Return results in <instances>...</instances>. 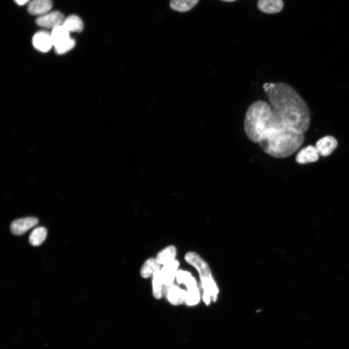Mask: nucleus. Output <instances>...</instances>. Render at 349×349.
<instances>
[{
    "label": "nucleus",
    "mask_w": 349,
    "mask_h": 349,
    "mask_svg": "<svg viewBox=\"0 0 349 349\" xmlns=\"http://www.w3.org/2000/svg\"><path fill=\"white\" fill-rule=\"evenodd\" d=\"M263 88L268 101L257 100L249 106L243 121L244 133L268 155L287 158L304 142L310 124L309 108L286 83L267 82Z\"/></svg>",
    "instance_id": "nucleus-1"
},
{
    "label": "nucleus",
    "mask_w": 349,
    "mask_h": 349,
    "mask_svg": "<svg viewBox=\"0 0 349 349\" xmlns=\"http://www.w3.org/2000/svg\"><path fill=\"white\" fill-rule=\"evenodd\" d=\"M185 260L198 271L203 289V299L205 303L208 305L211 300L215 301L218 289L207 264L195 252L187 253L185 256Z\"/></svg>",
    "instance_id": "nucleus-2"
},
{
    "label": "nucleus",
    "mask_w": 349,
    "mask_h": 349,
    "mask_svg": "<svg viewBox=\"0 0 349 349\" xmlns=\"http://www.w3.org/2000/svg\"><path fill=\"white\" fill-rule=\"evenodd\" d=\"M178 266V261L175 260L169 264L164 265L160 270L163 284V293L166 295L169 289L173 285Z\"/></svg>",
    "instance_id": "nucleus-3"
},
{
    "label": "nucleus",
    "mask_w": 349,
    "mask_h": 349,
    "mask_svg": "<svg viewBox=\"0 0 349 349\" xmlns=\"http://www.w3.org/2000/svg\"><path fill=\"white\" fill-rule=\"evenodd\" d=\"M64 19V17L61 13L53 11L38 16L36 19L35 22L39 26L53 29L62 25Z\"/></svg>",
    "instance_id": "nucleus-4"
},
{
    "label": "nucleus",
    "mask_w": 349,
    "mask_h": 349,
    "mask_svg": "<svg viewBox=\"0 0 349 349\" xmlns=\"http://www.w3.org/2000/svg\"><path fill=\"white\" fill-rule=\"evenodd\" d=\"M33 47L38 50L46 52L53 46L50 33L45 31H39L35 33L32 39Z\"/></svg>",
    "instance_id": "nucleus-5"
},
{
    "label": "nucleus",
    "mask_w": 349,
    "mask_h": 349,
    "mask_svg": "<svg viewBox=\"0 0 349 349\" xmlns=\"http://www.w3.org/2000/svg\"><path fill=\"white\" fill-rule=\"evenodd\" d=\"M38 222L34 217H26L14 221L11 224L12 233L16 236L23 234L28 230L36 225Z\"/></svg>",
    "instance_id": "nucleus-6"
},
{
    "label": "nucleus",
    "mask_w": 349,
    "mask_h": 349,
    "mask_svg": "<svg viewBox=\"0 0 349 349\" xmlns=\"http://www.w3.org/2000/svg\"><path fill=\"white\" fill-rule=\"evenodd\" d=\"M337 145V141L334 137L327 135L319 139L317 142L315 146L319 155L327 157L334 150Z\"/></svg>",
    "instance_id": "nucleus-7"
},
{
    "label": "nucleus",
    "mask_w": 349,
    "mask_h": 349,
    "mask_svg": "<svg viewBox=\"0 0 349 349\" xmlns=\"http://www.w3.org/2000/svg\"><path fill=\"white\" fill-rule=\"evenodd\" d=\"M319 157V154L316 146L310 145L299 152L296 160L298 163L305 164L316 162Z\"/></svg>",
    "instance_id": "nucleus-8"
},
{
    "label": "nucleus",
    "mask_w": 349,
    "mask_h": 349,
    "mask_svg": "<svg viewBox=\"0 0 349 349\" xmlns=\"http://www.w3.org/2000/svg\"><path fill=\"white\" fill-rule=\"evenodd\" d=\"M51 0H32L28 5V11L32 15L39 16L44 15L51 9Z\"/></svg>",
    "instance_id": "nucleus-9"
},
{
    "label": "nucleus",
    "mask_w": 349,
    "mask_h": 349,
    "mask_svg": "<svg viewBox=\"0 0 349 349\" xmlns=\"http://www.w3.org/2000/svg\"><path fill=\"white\" fill-rule=\"evenodd\" d=\"M187 291L175 285H172L169 289L167 298L169 302L174 305H178L185 301Z\"/></svg>",
    "instance_id": "nucleus-10"
},
{
    "label": "nucleus",
    "mask_w": 349,
    "mask_h": 349,
    "mask_svg": "<svg viewBox=\"0 0 349 349\" xmlns=\"http://www.w3.org/2000/svg\"><path fill=\"white\" fill-rule=\"evenodd\" d=\"M257 6L262 12L268 14L279 12L283 8L282 0H259Z\"/></svg>",
    "instance_id": "nucleus-11"
},
{
    "label": "nucleus",
    "mask_w": 349,
    "mask_h": 349,
    "mask_svg": "<svg viewBox=\"0 0 349 349\" xmlns=\"http://www.w3.org/2000/svg\"><path fill=\"white\" fill-rule=\"evenodd\" d=\"M176 254L175 247L174 246H169L159 252L156 259L159 264L164 266L175 260Z\"/></svg>",
    "instance_id": "nucleus-12"
},
{
    "label": "nucleus",
    "mask_w": 349,
    "mask_h": 349,
    "mask_svg": "<svg viewBox=\"0 0 349 349\" xmlns=\"http://www.w3.org/2000/svg\"><path fill=\"white\" fill-rule=\"evenodd\" d=\"M62 25L69 32H80L83 28L82 21L76 15H70L64 18Z\"/></svg>",
    "instance_id": "nucleus-13"
},
{
    "label": "nucleus",
    "mask_w": 349,
    "mask_h": 349,
    "mask_svg": "<svg viewBox=\"0 0 349 349\" xmlns=\"http://www.w3.org/2000/svg\"><path fill=\"white\" fill-rule=\"evenodd\" d=\"M70 32L63 25L55 27L50 32L53 46L61 44L70 38Z\"/></svg>",
    "instance_id": "nucleus-14"
},
{
    "label": "nucleus",
    "mask_w": 349,
    "mask_h": 349,
    "mask_svg": "<svg viewBox=\"0 0 349 349\" xmlns=\"http://www.w3.org/2000/svg\"><path fill=\"white\" fill-rule=\"evenodd\" d=\"M160 264L156 259L150 258L143 265L140 271L141 275L144 278L150 277L153 276L156 271L160 270Z\"/></svg>",
    "instance_id": "nucleus-15"
},
{
    "label": "nucleus",
    "mask_w": 349,
    "mask_h": 349,
    "mask_svg": "<svg viewBox=\"0 0 349 349\" xmlns=\"http://www.w3.org/2000/svg\"><path fill=\"white\" fill-rule=\"evenodd\" d=\"M175 277L178 284H184L186 286L187 289H192L197 286L195 279L187 271L178 270L176 273Z\"/></svg>",
    "instance_id": "nucleus-16"
},
{
    "label": "nucleus",
    "mask_w": 349,
    "mask_h": 349,
    "mask_svg": "<svg viewBox=\"0 0 349 349\" xmlns=\"http://www.w3.org/2000/svg\"><path fill=\"white\" fill-rule=\"evenodd\" d=\"M199 0H171L170 6L173 10L185 12L193 8Z\"/></svg>",
    "instance_id": "nucleus-17"
},
{
    "label": "nucleus",
    "mask_w": 349,
    "mask_h": 349,
    "mask_svg": "<svg viewBox=\"0 0 349 349\" xmlns=\"http://www.w3.org/2000/svg\"><path fill=\"white\" fill-rule=\"evenodd\" d=\"M46 236L47 230L45 227H37L31 232L29 236V242L33 246H39L45 239Z\"/></svg>",
    "instance_id": "nucleus-18"
},
{
    "label": "nucleus",
    "mask_w": 349,
    "mask_h": 349,
    "mask_svg": "<svg viewBox=\"0 0 349 349\" xmlns=\"http://www.w3.org/2000/svg\"><path fill=\"white\" fill-rule=\"evenodd\" d=\"M152 276L153 294L156 299H159L162 297L163 294V284L160 270L156 271Z\"/></svg>",
    "instance_id": "nucleus-19"
},
{
    "label": "nucleus",
    "mask_w": 349,
    "mask_h": 349,
    "mask_svg": "<svg viewBox=\"0 0 349 349\" xmlns=\"http://www.w3.org/2000/svg\"><path fill=\"white\" fill-rule=\"evenodd\" d=\"M200 301V293L198 287L187 289L185 302L188 305H194Z\"/></svg>",
    "instance_id": "nucleus-20"
},
{
    "label": "nucleus",
    "mask_w": 349,
    "mask_h": 349,
    "mask_svg": "<svg viewBox=\"0 0 349 349\" xmlns=\"http://www.w3.org/2000/svg\"><path fill=\"white\" fill-rule=\"evenodd\" d=\"M75 45V40L70 38L66 41L54 46L55 52L59 54H63L71 50Z\"/></svg>",
    "instance_id": "nucleus-21"
},
{
    "label": "nucleus",
    "mask_w": 349,
    "mask_h": 349,
    "mask_svg": "<svg viewBox=\"0 0 349 349\" xmlns=\"http://www.w3.org/2000/svg\"><path fill=\"white\" fill-rule=\"evenodd\" d=\"M18 5H22L27 3L30 0H14Z\"/></svg>",
    "instance_id": "nucleus-22"
},
{
    "label": "nucleus",
    "mask_w": 349,
    "mask_h": 349,
    "mask_svg": "<svg viewBox=\"0 0 349 349\" xmlns=\"http://www.w3.org/2000/svg\"><path fill=\"white\" fill-rule=\"evenodd\" d=\"M222 0L225 1H228V2H231V1H235V0Z\"/></svg>",
    "instance_id": "nucleus-23"
}]
</instances>
